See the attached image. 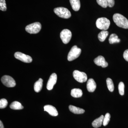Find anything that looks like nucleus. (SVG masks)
<instances>
[{"label":"nucleus","instance_id":"1","mask_svg":"<svg viewBox=\"0 0 128 128\" xmlns=\"http://www.w3.org/2000/svg\"><path fill=\"white\" fill-rule=\"evenodd\" d=\"M113 20L118 26L128 29V20L124 16L118 13H116L113 16Z\"/></svg>","mask_w":128,"mask_h":128},{"label":"nucleus","instance_id":"2","mask_svg":"<svg viewBox=\"0 0 128 128\" xmlns=\"http://www.w3.org/2000/svg\"><path fill=\"white\" fill-rule=\"evenodd\" d=\"M110 20L104 17L98 18L96 22L97 28L98 29L104 30H108L110 26Z\"/></svg>","mask_w":128,"mask_h":128},{"label":"nucleus","instance_id":"3","mask_svg":"<svg viewBox=\"0 0 128 128\" xmlns=\"http://www.w3.org/2000/svg\"><path fill=\"white\" fill-rule=\"evenodd\" d=\"M54 12L60 17L64 18H68L71 17L70 12L67 8L64 7H58L54 8Z\"/></svg>","mask_w":128,"mask_h":128},{"label":"nucleus","instance_id":"4","mask_svg":"<svg viewBox=\"0 0 128 128\" xmlns=\"http://www.w3.org/2000/svg\"><path fill=\"white\" fill-rule=\"evenodd\" d=\"M42 26L39 22H36L27 25L25 28V30L30 34H36L41 30Z\"/></svg>","mask_w":128,"mask_h":128},{"label":"nucleus","instance_id":"5","mask_svg":"<svg viewBox=\"0 0 128 128\" xmlns=\"http://www.w3.org/2000/svg\"><path fill=\"white\" fill-rule=\"evenodd\" d=\"M81 50L75 45L71 48L68 54L67 59L69 61H71L77 58L80 56L81 53Z\"/></svg>","mask_w":128,"mask_h":128},{"label":"nucleus","instance_id":"6","mask_svg":"<svg viewBox=\"0 0 128 128\" xmlns=\"http://www.w3.org/2000/svg\"><path fill=\"white\" fill-rule=\"evenodd\" d=\"M73 76L75 80L81 83L86 82L87 80V76L86 74L84 72H81L79 70L74 71Z\"/></svg>","mask_w":128,"mask_h":128},{"label":"nucleus","instance_id":"7","mask_svg":"<svg viewBox=\"0 0 128 128\" xmlns=\"http://www.w3.org/2000/svg\"><path fill=\"white\" fill-rule=\"evenodd\" d=\"M72 36V34L70 30L67 29H64L60 33V38L64 44L68 43L70 41Z\"/></svg>","mask_w":128,"mask_h":128},{"label":"nucleus","instance_id":"8","mask_svg":"<svg viewBox=\"0 0 128 128\" xmlns=\"http://www.w3.org/2000/svg\"><path fill=\"white\" fill-rule=\"evenodd\" d=\"M1 81L3 84L8 87H14L16 86L15 80L10 76H3L1 78Z\"/></svg>","mask_w":128,"mask_h":128},{"label":"nucleus","instance_id":"9","mask_svg":"<svg viewBox=\"0 0 128 128\" xmlns=\"http://www.w3.org/2000/svg\"><path fill=\"white\" fill-rule=\"evenodd\" d=\"M14 57L17 59L25 63H30L32 62V59L29 56L26 55L20 52H16L14 54Z\"/></svg>","mask_w":128,"mask_h":128},{"label":"nucleus","instance_id":"10","mask_svg":"<svg viewBox=\"0 0 128 128\" xmlns=\"http://www.w3.org/2000/svg\"><path fill=\"white\" fill-rule=\"evenodd\" d=\"M57 80V74L55 73H52L50 75L47 85V88L48 90H52Z\"/></svg>","mask_w":128,"mask_h":128},{"label":"nucleus","instance_id":"11","mask_svg":"<svg viewBox=\"0 0 128 128\" xmlns=\"http://www.w3.org/2000/svg\"><path fill=\"white\" fill-rule=\"evenodd\" d=\"M94 61L96 65L102 66V68H106L108 66V62L105 61V58L102 56L96 57L94 60Z\"/></svg>","mask_w":128,"mask_h":128},{"label":"nucleus","instance_id":"12","mask_svg":"<svg viewBox=\"0 0 128 128\" xmlns=\"http://www.w3.org/2000/svg\"><path fill=\"white\" fill-rule=\"evenodd\" d=\"M44 111L48 112L49 114L53 116H56L58 115L57 109L51 105H46L44 107Z\"/></svg>","mask_w":128,"mask_h":128},{"label":"nucleus","instance_id":"13","mask_svg":"<svg viewBox=\"0 0 128 128\" xmlns=\"http://www.w3.org/2000/svg\"><path fill=\"white\" fill-rule=\"evenodd\" d=\"M96 84L95 81L93 79L90 78L88 80L86 88L88 91L89 92H93L96 90Z\"/></svg>","mask_w":128,"mask_h":128},{"label":"nucleus","instance_id":"14","mask_svg":"<svg viewBox=\"0 0 128 128\" xmlns=\"http://www.w3.org/2000/svg\"><path fill=\"white\" fill-rule=\"evenodd\" d=\"M69 110L73 113L76 114H82L85 112V110L80 108L76 107L73 105H70L69 106Z\"/></svg>","mask_w":128,"mask_h":128},{"label":"nucleus","instance_id":"15","mask_svg":"<svg viewBox=\"0 0 128 128\" xmlns=\"http://www.w3.org/2000/svg\"><path fill=\"white\" fill-rule=\"evenodd\" d=\"M104 116L102 115L99 118L94 120L92 123V126L94 128H97L100 127L103 124Z\"/></svg>","mask_w":128,"mask_h":128},{"label":"nucleus","instance_id":"16","mask_svg":"<svg viewBox=\"0 0 128 128\" xmlns=\"http://www.w3.org/2000/svg\"><path fill=\"white\" fill-rule=\"evenodd\" d=\"M72 9L75 11H78L80 7V0H70Z\"/></svg>","mask_w":128,"mask_h":128},{"label":"nucleus","instance_id":"17","mask_svg":"<svg viewBox=\"0 0 128 128\" xmlns=\"http://www.w3.org/2000/svg\"><path fill=\"white\" fill-rule=\"evenodd\" d=\"M43 80L41 78H40L38 80L35 82L34 85V91L37 92H39L42 89Z\"/></svg>","mask_w":128,"mask_h":128},{"label":"nucleus","instance_id":"18","mask_svg":"<svg viewBox=\"0 0 128 128\" xmlns=\"http://www.w3.org/2000/svg\"><path fill=\"white\" fill-rule=\"evenodd\" d=\"M82 95V91L80 89L74 88L71 90V95L73 97L78 98L81 97Z\"/></svg>","mask_w":128,"mask_h":128},{"label":"nucleus","instance_id":"19","mask_svg":"<svg viewBox=\"0 0 128 128\" xmlns=\"http://www.w3.org/2000/svg\"><path fill=\"white\" fill-rule=\"evenodd\" d=\"M10 107L13 110H21L24 108V107L20 102L15 101L12 102L10 105Z\"/></svg>","mask_w":128,"mask_h":128},{"label":"nucleus","instance_id":"20","mask_svg":"<svg viewBox=\"0 0 128 128\" xmlns=\"http://www.w3.org/2000/svg\"><path fill=\"white\" fill-rule=\"evenodd\" d=\"M108 34V32L106 30H103L100 32L98 35V38L101 42H103L106 38Z\"/></svg>","mask_w":128,"mask_h":128},{"label":"nucleus","instance_id":"21","mask_svg":"<svg viewBox=\"0 0 128 128\" xmlns=\"http://www.w3.org/2000/svg\"><path fill=\"white\" fill-rule=\"evenodd\" d=\"M108 41L110 44H113L116 43H119L120 41V39L118 38V36L116 34H112L110 35Z\"/></svg>","mask_w":128,"mask_h":128},{"label":"nucleus","instance_id":"22","mask_svg":"<svg viewBox=\"0 0 128 128\" xmlns=\"http://www.w3.org/2000/svg\"><path fill=\"white\" fill-rule=\"evenodd\" d=\"M106 84L108 90L110 92H113L114 90V86L112 80L111 78H108L106 80Z\"/></svg>","mask_w":128,"mask_h":128},{"label":"nucleus","instance_id":"23","mask_svg":"<svg viewBox=\"0 0 128 128\" xmlns=\"http://www.w3.org/2000/svg\"><path fill=\"white\" fill-rule=\"evenodd\" d=\"M110 117H111L110 114L108 113H107L105 114L103 120V125L104 126H106L108 125L110 121Z\"/></svg>","mask_w":128,"mask_h":128},{"label":"nucleus","instance_id":"24","mask_svg":"<svg viewBox=\"0 0 128 128\" xmlns=\"http://www.w3.org/2000/svg\"><path fill=\"white\" fill-rule=\"evenodd\" d=\"M124 85L122 82H120L118 86V91L119 94L121 96H123L124 94Z\"/></svg>","mask_w":128,"mask_h":128},{"label":"nucleus","instance_id":"25","mask_svg":"<svg viewBox=\"0 0 128 128\" xmlns=\"http://www.w3.org/2000/svg\"><path fill=\"white\" fill-rule=\"evenodd\" d=\"M96 2L99 6L103 8H106L108 6L107 0H96Z\"/></svg>","mask_w":128,"mask_h":128},{"label":"nucleus","instance_id":"26","mask_svg":"<svg viewBox=\"0 0 128 128\" xmlns=\"http://www.w3.org/2000/svg\"><path fill=\"white\" fill-rule=\"evenodd\" d=\"M7 9L5 0H0V9L2 11H6Z\"/></svg>","mask_w":128,"mask_h":128},{"label":"nucleus","instance_id":"27","mask_svg":"<svg viewBox=\"0 0 128 128\" xmlns=\"http://www.w3.org/2000/svg\"><path fill=\"white\" fill-rule=\"evenodd\" d=\"M7 100L5 98H2L0 100V108H4L7 106L8 105Z\"/></svg>","mask_w":128,"mask_h":128},{"label":"nucleus","instance_id":"28","mask_svg":"<svg viewBox=\"0 0 128 128\" xmlns=\"http://www.w3.org/2000/svg\"><path fill=\"white\" fill-rule=\"evenodd\" d=\"M108 3V6L112 8L114 6V0H107Z\"/></svg>","mask_w":128,"mask_h":128},{"label":"nucleus","instance_id":"29","mask_svg":"<svg viewBox=\"0 0 128 128\" xmlns=\"http://www.w3.org/2000/svg\"><path fill=\"white\" fill-rule=\"evenodd\" d=\"M123 57L125 60L128 62V50H125L124 52Z\"/></svg>","mask_w":128,"mask_h":128},{"label":"nucleus","instance_id":"30","mask_svg":"<svg viewBox=\"0 0 128 128\" xmlns=\"http://www.w3.org/2000/svg\"><path fill=\"white\" fill-rule=\"evenodd\" d=\"M0 128H4L3 124L1 121H0Z\"/></svg>","mask_w":128,"mask_h":128}]
</instances>
